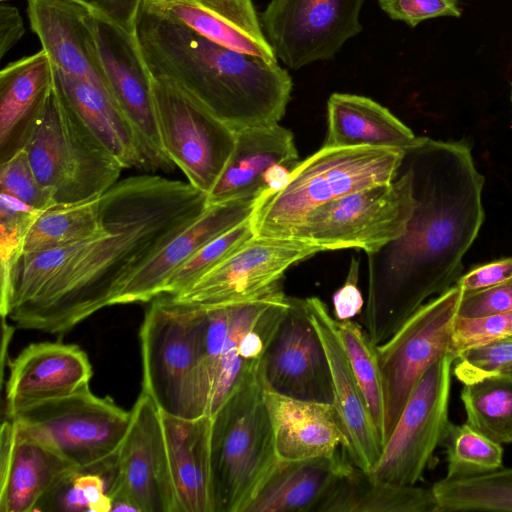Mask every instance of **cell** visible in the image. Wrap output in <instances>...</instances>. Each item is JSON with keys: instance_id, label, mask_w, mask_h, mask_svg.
<instances>
[{"instance_id": "obj_1", "label": "cell", "mask_w": 512, "mask_h": 512, "mask_svg": "<svg viewBox=\"0 0 512 512\" xmlns=\"http://www.w3.org/2000/svg\"><path fill=\"white\" fill-rule=\"evenodd\" d=\"M208 206L188 181L137 175L100 197L107 232L23 253L1 288L0 312L23 329L63 333L111 306L130 278Z\"/></svg>"}, {"instance_id": "obj_2", "label": "cell", "mask_w": 512, "mask_h": 512, "mask_svg": "<svg viewBox=\"0 0 512 512\" xmlns=\"http://www.w3.org/2000/svg\"><path fill=\"white\" fill-rule=\"evenodd\" d=\"M402 163L412 173V217L402 236L367 254L362 322L377 346L427 299L456 284L485 219V179L465 140L420 137L405 151Z\"/></svg>"}, {"instance_id": "obj_3", "label": "cell", "mask_w": 512, "mask_h": 512, "mask_svg": "<svg viewBox=\"0 0 512 512\" xmlns=\"http://www.w3.org/2000/svg\"><path fill=\"white\" fill-rule=\"evenodd\" d=\"M135 35L153 78L175 84L235 132L283 118L293 82L278 63L218 45L143 5Z\"/></svg>"}, {"instance_id": "obj_4", "label": "cell", "mask_w": 512, "mask_h": 512, "mask_svg": "<svg viewBox=\"0 0 512 512\" xmlns=\"http://www.w3.org/2000/svg\"><path fill=\"white\" fill-rule=\"evenodd\" d=\"M150 302L139 331L142 391L163 414L185 419L210 415L213 385L203 348L206 309L166 294Z\"/></svg>"}, {"instance_id": "obj_5", "label": "cell", "mask_w": 512, "mask_h": 512, "mask_svg": "<svg viewBox=\"0 0 512 512\" xmlns=\"http://www.w3.org/2000/svg\"><path fill=\"white\" fill-rule=\"evenodd\" d=\"M404 154L400 149L322 146L297 164L283 187L258 197L251 215L254 235L290 238L317 207L392 182Z\"/></svg>"}, {"instance_id": "obj_6", "label": "cell", "mask_w": 512, "mask_h": 512, "mask_svg": "<svg viewBox=\"0 0 512 512\" xmlns=\"http://www.w3.org/2000/svg\"><path fill=\"white\" fill-rule=\"evenodd\" d=\"M20 148L56 205L101 196L119 181L124 169L55 83L31 119Z\"/></svg>"}, {"instance_id": "obj_7", "label": "cell", "mask_w": 512, "mask_h": 512, "mask_svg": "<svg viewBox=\"0 0 512 512\" xmlns=\"http://www.w3.org/2000/svg\"><path fill=\"white\" fill-rule=\"evenodd\" d=\"M263 389L262 363L241 377L212 415L216 512H245L280 462Z\"/></svg>"}, {"instance_id": "obj_8", "label": "cell", "mask_w": 512, "mask_h": 512, "mask_svg": "<svg viewBox=\"0 0 512 512\" xmlns=\"http://www.w3.org/2000/svg\"><path fill=\"white\" fill-rule=\"evenodd\" d=\"M415 206L412 173L402 163L392 182L355 191L314 209L290 238L322 252L358 248L372 254L404 234Z\"/></svg>"}, {"instance_id": "obj_9", "label": "cell", "mask_w": 512, "mask_h": 512, "mask_svg": "<svg viewBox=\"0 0 512 512\" xmlns=\"http://www.w3.org/2000/svg\"><path fill=\"white\" fill-rule=\"evenodd\" d=\"M131 413L90 388L18 410L7 418L78 470L100 471L116 454Z\"/></svg>"}, {"instance_id": "obj_10", "label": "cell", "mask_w": 512, "mask_h": 512, "mask_svg": "<svg viewBox=\"0 0 512 512\" xmlns=\"http://www.w3.org/2000/svg\"><path fill=\"white\" fill-rule=\"evenodd\" d=\"M462 294L463 290L453 285L424 303L377 346L384 390L383 446L424 373L439 358L451 354L453 325Z\"/></svg>"}, {"instance_id": "obj_11", "label": "cell", "mask_w": 512, "mask_h": 512, "mask_svg": "<svg viewBox=\"0 0 512 512\" xmlns=\"http://www.w3.org/2000/svg\"><path fill=\"white\" fill-rule=\"evenodd\" d=\"M152 90L166 154L208 195L232 157L236 132L175 84L152 77Z\"/></svg>"}, {"instance_id": "obj_12", "label": "cell", "mask_w": 512, "mask_h": 512, "mask_svg": "<svg viewBox=\"0 0 512 512\" xmlns=\"http://www.w3.org/2000/svg\"><path fill=\"white\" fill-rule=\"evenodd\" d=\"M454 361V355H444L424 373L370 471L372 475L402 485H416L421 479L452 424L448 406Z\"/></svg>"}, {"instance_id": "obj_13", "label": "cell", "mask_w": 512, "mask_h": 512, "mask_svg": "<svg viewBox=\"0 0 512 512\" xmlns=\"http://www.w3.org/2000/svg\"><path fill=\"white\" fill-rule=\"evenodd\" d=\"M87 23L110 93L134 129L150 171L174 169L161 140L152 76L135 32L89 10Z\"/></svg>"}, {"instance_id": "obj_14", "label": "cell", "mask_w": 512, "mask_h": 512, "mask_svg": "<svg viewBox=\"0 0 512 512\" xmlns=\"http://www.w3.org/2000/svg\"><path fill=\"white\" fill-rule=\"evenodd\" d=\"M364 0H270L260 21L278 60L297 70L333 58L358 35Z\"/></svg>"}, {"instance_id": "obj_15", "label": "cell", "mask_w": 512, "mask_h": 512, "mask_svg": "<svg viewBox=\"0 0 512 512\" xmlns=\"http://www.w3.org/2000/svg\"><path fill=\"white\" fill-rule=\"evenodd\" d=\"M130 413L127 432L104 474L108 496L129 500L139 512H180L158 407L142 391Z\"/></svg>"}, {"instance_id": "obj_16", "label": "cell", "mask_w": 512, "mask_h": 512, "mask_svg": "<svg viewBox=\"0 0 512 512\" xmlns=\"http://www.w3.org/2000/svg\"><path fill=\"white\" fill-rule=\"evenodd\" d=\"M322 252L295 238L253 236L175 300L203 307L230 306L261 298L282 287L286 271Z\"/></svg>"}, {"instance_id": "obj_17", "label": "cell", "mask_w": 512, "mask_h": 512, "mask_svg": "<svg viewBox=\"0 0 512 512\" xmlns=\"http://www.w3.org/2000/svg\"><path fill=\"white\" fill-rule=\"evenodd\" d=\"M263 380L285 396L333 401L326 353L302 299L290 297V307L263 360Z\"/></svg>"}, {"instance_id": "obj_18", "label": "cell", "mask_w": 512, "mask_h": 512, "mask_svg": "<svg viewBox=\"0 0 512 512\" xmlns=\"http://www.w3.org/2000/svg\"><path fill=\"white\" fill-rule=\"evenodd\" d=\"M302 303L326 353L332 382V404L347 438V447L343 451L353 465L370 472L384 446L351 368L337 321L320 298H304Z\"/></svg>"}, {"instance_id": "obj_19", "label": "cell", "mask_w": 512, "mask_h": 512, "mask_svg": "<svg viewBox=\"0 0 512 512\" xmlns=\"http://www.w3.org/2000/svg\"><path fill=\"white\" fill-rule=\"evenodd\" d=\"M6 416L89 388L93 374L85 351L60 342L32 343L9 364Z\"/></svg>"}, {"instance_id": "obj_20", "label": "cell", "mask_w": 512, "mask_h": 512, "mask_svg": "<svg viewBox=\"0 0 512 512\" xmlns=\"http://www.w3.org/2000/svg\"><path fill=\"white\" fill-rule=\"evenodd\" d=\"M54 450L7 418L0 436V512H33L46 494L76 470Z\"/></svg>"}, {"instance_id": "obj_21", "label": "cell", "mask_w": 512, "mask_h": 512, "mask_svg": "<svg viewBox=\"0 0 512 512\" xmlns=\"http://www.w3.org/2000/svg\"><path fill=\"white\" fill-rule=\"evenodd\" d=\"M258 198L208 204L205 211L139 269L112 305L150 302L172 273L205 244L251 217Z\"/></svg>"}, {"instance_id": "obj_22", "label": "cell", "mask_w": 512, "mask_h": 512, "mask_svg": "<svg viewBox=\"0 0 512 512\" xmlns=\"http://www.w3.org/2000/svg\"><path fill=\"white\" fill-rule=\"evenodd\" d=\"M143 6L218 45L278 63L253 0H144Z\"/></svg>"}, {"instance_id": "obj_23", "label": "cell", "mask_w": 512, "mask_h": 512, "mask_svg": "<svg viewBox=\"0 0 512 512\" xmlns=\"http://www.w3.org/2000/svg\"><path fill=\"white\" fill-rule=\"evenodd\" d=\"M87 14V8L71 0H27L30 28L53 65L89 81L114 101L97 58Z\"/></svg>"}, {"instance_id": "obj_24", "label": "cell", "mask_w": 512, "mask_h": 512, "mask_svg": "<svg viewBox=\"0 0 512 512\" xmlns=\"http://www.w3.org/2000/svg\"><path fill=\"white\" fill-rule=\"evenodd\" d=\"M263 393L281 461L331 457L346 449L347 438L332 403L285 396L265 384Z\"/></svg>"}, {"instance_id": "obj_25", "label": "cell", "mask_w": 512, "mask_h": 512, "mask_svg": "<svg viewBox=\"0 0 512 512\" xmlns=\"http://www.w3.org/2000/svg\"><path fill=\"white\" fill-rule=\"evenodd\" d=\"M160 414L179 511L216 512L211 460L212 416L185 419Z\"/></svg>"}, {"instance_id": "obj_26", "label": "cell", "mask_w": 512, "mask_h": 512, "mask_svg": "<svg viewBox=\"0 0 512 512\" xmlns=\"http://www.w3.org/2000/svg\"><path fill=\"white\" fill-rule=\"evenodd\" d=\"M299 162L293 133L279 123L238 131L232 157L207 202L258 198L265 191L264 179L271 167Z\"/></svg>"}, {"instance_id": "obj_27", "label": "cell", "mask_w": 512, "mask_h": 512, "mask_svg": "<svg viewBox=\"0 0 512 512\" xmlns=\"http://www.w3.org/2000/svg\"><path fill=\"white\" fill-rule=\"evenodd\" d=\"M420 137L389 109L366 96L333 93L327 101L323 147H373L408 150Z\"/></svg>"}, {"instance_id": "obj_28", "label": "cell", "mask_w": 512, "mask_h": 512, "mask_svg": "<svg viewBox=\"0 0 512 512\" xmlns=\"http://www.w3.org/2000/svg\"><path fill=\"white\" fill-rule=\"evenodd\" d=\"M351 464L343 449L331 457L280 460L245 512H318Z\"/></svg>"}, {"instance_id": "obj_29", "label": "cell", "mask_w": 512, "mask_h": 512, "mask_svg": "<svg viewBox=\"0 0 512 512\" xmlns=\"http://www.w3.org/2000/svg\"><path fill=\"white\" fill-rule=\"evenodd\" d=\"M54 83V66L43 49L11 62L1 70V161L20 148L31 119Z\"/></svg>"}, {"instance_id": "obj_30", "label": "cell", "mask_w": 512, "mask_h": 512, "mask_svg": "<svg viewBox=\"0 0 512 512\" xmlns=\"http://www.w3.org/2000/svg\"><path fill=\"white\" fill-rule=\"evenodd\" d=\"M54 78L65 100L124 169L150 171L134 129L109 96L89 81L55 66Z\"/></svg>"}, {"instance_id": "obj_31", "label": "cell", "mask_w": 512, "mask_h": 512, "mask_svg": "<svg viewBox=\"0 0 512 512\" xmlns=\"http://www.w3.org/2000/svg\"><path fill=\"white\" fill-rule=\"evenodd\" d=\"M318 512H440L431 488L379 479L351 464Z\"/></svg>"}, {"instance_id": "obj_32", "label": "cell", "mask_w": 512, "mask_h": 512, "mask_svg": "<svg viewBox=\"0 0 512 512\" xmlns=\"http://www.w3.org/2000/svg\"><path fill=\"white\" fill-rule=\"evenodd\" d=\"M100 197L54 205L32 225L23 253H36L102 236L107 232L100 211Z\"/></svg>"}, {"instance_id": "obj_33", "label": "cell", "mask_w": 512, "mask_h": 512, "mask_svg": "<svg viewBox=\"0 0 512 512\" xmlns=\"http://www.w3.org/2000/svg\"><path fill=\"white\" fill-rule=\"evenodd\" d=\"M431 489L440 512L512 511V468L466 479L443 478Z\"/></svg>"}, {"instance_id": "obj_34", "label": "cell", "mask_w": 512, "mask_h": 512, "mask_svg": "<svg viewBox=\"0 0 512 512\" xmlns=\"http://www.w3.org/2000/svg\"><path fill=\"white\" fill-rule=\"evenodd\" d=\"M467 424L499 443L512 442V378L488 377L464 384Z\"/></svg>"}, {"instance_id": "obj_35", "label": "cell", "mask_w": 512, "mask_h": 512, "mask_svg": "<svg viewBox=\"0 0 512 512\" xmlns=\"http://www.w3.org/2000/svg\"><path fill=\"white\" fill-rule=\"evenodd\" d=\"M337 321V329L349 358L351 368L368 405L372 419L380 433L384 427V390L377 345L358 323Z\"/></svg>"}, {"instance_id": "obj_36", "label": "cell", "mask_w": 512, "mask_h": 512, "mask_svg": "<svg viewBox=\"0 0 512 512\" xmlns=\"http://www.w3.org/2000/svg\"><path fill=\"white\" fill-rule=\"evenodd\" d=\"M447 448V479H466L503 467L502 445L469 424L450 425L444 441Z\"/></svg>"}, {"instance_id": "obj_37", "label": "cell", "mask_w": 512, "mask_h": 512, "mask_svg": "<svg viewBox=\"0 0 512 512\" xmlns=\"http://www.w3.org/2000/svg\"><path fill=\"white\" fill-rule=\"evenodd\" d=\"M253 236L254 231L250 217L214 238L172 273L164 285L162 294L174 296L181 293Z\"/></svg>"}, {"instance_id": "obj_38", "label": "cell", "mask_w": 512, "mask_h": 512, "mask_svg": "<svg viewBox=\"0 0 512 512\" xmlns=\"http://www.w3.org/2000/svg\"><path fill=\"white\" fill-rule=\"evenodd\" d=\"M43 211L38 210L8 193H0V268L1 288L23 254L26 237Z\"/></svg>"}, {"instance_id": "obj_39", "label": "cell", "mask_w": 512, "mask_h": 512, "mask_svg": "<svg viewBox=\"0 0 512 512\" xmlns=\"http://www.w3.org/2000/svg\"><path fill=\"white\" fill-rule=\"evenodd\" d=\"M455 361L453 373L463 384L488 377L512 378V335L470 347Z\"/></svg>"}, {"instance_id": "obj_40", "label": "cell", "mask_w": 512, "mask_h": 512, "mask_svg": "<svg viewBox=\"0 0 512 512\" xmlns=\"http://www.w3.org/2000/svg\"><path fill=\"white\" fill-rule=\"evenodd\" d=\"M0 187L2 192L41 211L56 205L39 183L23 148L0 162Z\"/></svg>"}, {"instance_id": "obj_41", "label": "cell", "mask_w": 512, "mask_h": 512, "mask_svg": "<svg viewBox=\"0 0 512 512\" xmlns=\"http://www.w3.org/2000/svg\"><path fill=\"white\" fill-rule=\"evenodd\" d=\"M509 335H512V310L476 319L456 317L450 352L456 359L470 347Z\"/></svg>"}, {"instance_id": "obj_42", "label": "cell", "mask_w": 512, "mask_h": 512, "mask_svg": "<svg viewBox=\"0 0 512 512\" xmlns=\"http://www.w3.org/2000/svg\"><path fill=\"white\" fill-rule=\"evenodd\" d=\"M380 8L392 19L410 27L438 17H460L459 0H378Z\"/></svg>"}, {"instance_id": "obj_43", "label": "cell", "mask_w": 512, "mask_h": 512, "mask_svg": "<svg viewBox=\"0 0 512 512\" xmlns=\"http://www.w3.org/2000/svg\"><path fill=\"white\" fill-rule=\"evenodd\" d=\"M512 310V281L463 292L457 318H483Z\"/></svg>"}, {"instance_id": "obj_44", "label": "cell", "mask_w": 512, "mask_h": 512, "mask_svg": "<svg viewBox=\"0 0 512 512\" xmlns=\"http://www.w3.org/2000/svg\"><path fill=\"white\" fill-rule=\"evenodd\" d=\"M77 470L58 482L42 499L36 511H89L88 501L74 480Z\"/></svg>"}, {"instance_id": "obj_45", "label": "cell", "mask_w": 512, "mask_h": 512, "mask_svg": "<svg viewBox=\"0 0 512 512\" xmlns=\"http://www.w3.org/2000/svg\"><path fill=\"white\" fill-rule=\"evenodd\" d=\"M512 281V258L486 263L462 274L456 282L463 292L480 290Z\"/></svg>"}, {"instance_id": "obj_46", "label": "cell", "mask_w": 512, "mask_h": 512, "mask_svg": "<svg viewBox=\"0 0 512 512\" xmlns=\"http://www.w3.org/2000/svg\"><path fill=\"white\" fill-rule=\"evenodd\" d=\"M134 33L144 0H71Z\"/></svg>"}, {"instance_id": "obj_47", "label": "cell", "mask_w": 512, "mask_h": 512, "mask_svg": "<svg viewBox=\"0 0 512 512\" xmlns=\"http://www.w3.org/2000/svg\"><path fill=\"white\" fill-rule=\"evenodd\" d=\"M359 261L352 258L344 284L333 294V309L338 321L350 320L360 314L364 299L358 288Z\"/></svg>"}, {"instance_id": "obj_48", "label": "cell", "mask_w": 512, "mask_h": 512, "mask_svg": "<svg viewBox=\"0 0 512 512\" xmlns=\"http://www.w3.org/2000/svg\"><path fill=\"white\" fill-rule=\"evenodd\" d=\"M25 27L19 10L5 2L0 5V56L11 50L24 36Z\"/></svg>"}, {"instance_id": "obj_49", "label": "cell", "mask_w": 512, "mask_h": 512, "mask_svg": "<svg viewBox=\"0 0 512 512\" xmlns=\"http://www.w3.org/2000/svg\"><path fill=\"white\" fill-rule=\"evenodd\" d=\"M511 101H512V89H511Z\"/></svg>"}, {"instance_id": "obj_50", "label": "cell", "mask_w": 512, "mask_h": 512, "mask_svg": "<svg viewBox=\"0 0 512 512\" xmlns=\"http://www.w3.org/2000/svg\"><path fill=\"white\" fill-rule=\"evenodd\" d=\"M2 2H4L5 0H1Z\"/></svg>"}]
</instances>
